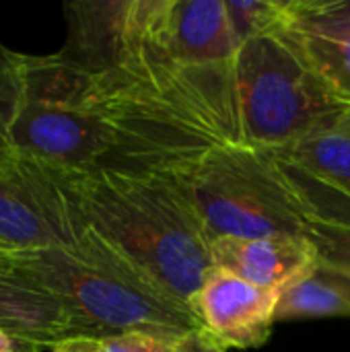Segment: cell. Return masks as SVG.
<instances>
[{"label": "cell", "instance_id": "obj_1", "mask_svg": "<svg viewBox=\"0 0 350 352\" xmlns=\"http://www.w3.org/2000/svg\"><path fill=\"white\" fill-rule=\"evenodd\" d=\"M52 167L89 225L157 291L190 307L212 268V241L182 171Z\"/></svg>", "mask_w": 350, "mask_h": 352}, {"label": "cell", "instance_id": "obj_2", "mask_svg": "<svg viewBox=\"0 0 350 352\" xmlns=\"http://www.w3.org/2000/svg\"><path fill=\"white\" fill-rule=\"evenodd\" d=\"M93 89V74L60 52L31 56L0 41V124L17 157L72 169L111 167L120 136Z\"/></svg>", "mask_w": 350, "mask_h": 352}, {"label": "cell", "instance_id": "obj_3", "mask_svg": "<svg viewBox=\"0 0 350 352\" xmlns=\"http://www.w3.org/2000/svg\"><path fill=\"white\" fill-rule=\"evenodd\" d=\"M184 188L210 241L219 237H305L320 210L309 190L276 153L219 144L192 169Z\"/></svg>", "mask_w": 350, "mask_h": 352}, {"label": "cell", "instance_id": "obj_4", "mask_svg": "<svg viewBox=\"0 0 350 352\" xmlns=\"http://www.w3.org/2000/svg\"><path fill=\"white\" fill-rule=\"evenodd\" d=\"M233 89L241 144L272 153L299 142L350 109L283 27L237 50Z\"/></svg>", "mask_w": 350, "mask_h": 352}, {"label": "cell", "instance_id": "obj_5", "mask_svg": "<svg viewBox=\"0 0 350 352\" xmlns=\"http://www.w3.org/2000/svg\"><path fill=\"white\" fill-rule=\"evenodd\" d=\"M12 268L54 293L72 314L83 338L149 332L177 340L200 330L186 303L83 264L62 250L14 254Z\"/></svg>", "mask_w": 350, "mask_h": 352}, {"label": "cell", "instance_id": "obj_6", "mask_svg": "<svg viewBox=\"0 0 350 352\" xmlns=\"http://www.w3.org/2000/svg\"><path fill=\"white\" fill-rule=\"evenodd\" d=\"M76 219V204L50 163L27 157L0 163V245L14 254H74Z\"/></svg>", "mask_w": 350, "mask_h": 352}, {"label": "cell", "instance_id": "obj_7", "mask_svg": "<svg viewBox=\"0 0 350 352\" xmlns=\"http://www.w3.org/2000/svg\"><path fill=\"white\" fill-rule=\"evenodd\" d=\"M149 43L179 68H231L237 54L225 0H157Z\"/></svg>", "mask_w": 350, "mask_h": 352}, {"label": "cell", "instance_id": "obj_8", "mask_svg": "<svg viewBox=\"0 0 350 352\" xmlns=\"http://www.w3.org/2000/svg\"><path fill=\"white\" fill-rule=\"evenodd\" d=\"M278 293L256 287L233 272L212 266L190 307L217 342L229 349H260L270 340L276 322Z\"/></svg>", "mask_w": 350, "mask_h": 352}, {"label": "cell", "instance_id": "obj_9", "mask_svg": "<svg viewBox=\"0 0 350 352\" xmlns=\"http://www.w3.org/2000/svg\"><path fill=\"white\" fill-rule=\"evenodd\" d=\"M210 258L212 266L276 293L318 268L307 237H219L210 243Z\"/></svg>", "mask_w": 350, "mask_h": 352}, {"label": "cell", "instance_id": "obj_10", "mask_svg": "<svg viewBox=\"0 0 350 352\" xmlns=\"http://www.w3.org/2000/svg\"><path fill=\"white\" fill-rule=\"evenodd\" d=\"M0 330L41 351L83 338L66 305L14 268H0Z\"/></svg>", "mask_w": 350, "mask_h": 352}, {"label": "cell", "instance_id": "obj_11", "mask_svg": "<svg viewBox=\"0 0 350 352\" xmlns=\"http://www.w3.org/2000/svg\"><path fill=\"white\" fill-rule=\"evenodd\" d=\"M276 155L309 190L350 208V109Z\"/></svg>", "mask_w": 350, "mask_h": 352}, {"label": "cell", "instance_id": "obj_12", "mask_svg": "<svg viewBox=\"0 0 350 352\" xmlns=\"http://www.w3.org/2000/svg\"><path fill=\"white\" fill-rule=\"evenodd\" d=\"M320 318H350V295L338 280L316 268L278 293L276 322Z\"/></svg>", "mask_w": 350, "mask_h": 352}, {"label": "cell", "instance_id": "obj_13", "mask_svg": "<svg viewBox=\"0 0 350 352\" xmlns=\"http://www.w3.org/2000/svg\"><path fill=\"white\" fill-rule=\"evenodd\" d=\"M305 237L316 250L318 268L338 280L350 295V217L318 210Z\"/></svg>", "mask_w": 350, "mask_h": 352}, {"label": "cell", "instance_id": "obj_14", "mask_svg": "<svg viewBox=\"0 0 350 352\" xmlns=\"http://www.w3.org/2000/svg\"><path fill=\"white\" fill-rule=\"evenodd\" d=\"M285 27L350 45V0H287Z\"/></svg>", "mask_w": 350, "mask_h": 352}, {"label": "cell", "instance_id": "obj_15", "mask_svg": "<svg viewBox=\"0 0 350 352\" xmlns=\"http://www.w3.org/2000/svg\"><path fill=\"white\" fill-rule=\"evenodd\" d=\"M283 29L326 85L350 105V45L305 35L289 27Z\"/></svg>", "mask_w": 350, "mask_h": 352}, {"label": "cell", "instance_id": "obj_16", "mask_svg": "<svg viewBox=\"0 0 350 352\" xmlns=\"http://www.w3.org/2000/svg\"><path fill=\"white\" fill-rule=\"evenodd\" d=\"M237 50L264 33L278 31L287 21V0H225Z\"/></svg>", "mask_w": 350, "mask_h": 352}, {"label": "cell", "instance_id": "obj_17", "mask_svg": "<svg viewBox=\"0 0 350 352\" xmlns=\"http://www.w3.org/2000/svg\"><path fill=\"white\" fill-rule=\"evenodd\" d=\"M179 342L182 338L175 340L149 332H128L97 340V352H179Z\"/></svg>", "mask_w": 350, "mask_h": 352}, {"label": "cell", "instance_id": "obj_18", "mask_svg": "<svg viewBox=\"0 0 350 352\" xmlns=\"http://www.w3.org/2000/svg\"><path fill=\"white\" fill-rule=\"evenodd\" d=\"M179 352H227V349L221 342H217L206 330L200 328V330L188 334L186 338H182Z\"/></svg>", "mask_w": 350, "mask_h": 352}, {"label": "cell", "instance_id": "obj_19", "mask_svg": "<svg viewBox=\"0 0 350 352\" xmlns=\"http://www.w3.org/2000/svg\"><path fill=\"white\" fill-rule=\"evenodd\" d=\"M0 352H43L37 349L35 344H29L12 334H8L6 330H0Z\"/></svg>", "mask_w": 350, "mask_h": 352}, {"label": "cell", "instance_id": "obj_20", "mask_svg": "<svg viewBox=\"0 0 350 352\" xmlns=\"http://www.w3.org/2000/svg\"><path fill=\"white\" fill-rule=\"evenodd\" d=\"M52 352H97V340L91 338H68L56 344Z\"/></svg>", "mask_w": 350, "mask_h": 352}, {"label": "cell", "instance_id": "obj_21", "mask_svg": "<svg viewBox=\"0 0 350 352\" xmlns=\"http://www.w3.org/2000/svg\"><path fill=\"white\" fill-rule=\"evenodd\" d=\"M309 194H311V198H314V202L318 204L320 210H328V212H336V214L350 217L349 206L338 204V202H334V200H330V198H324V196H320V194H316V192H311V190H309Z\"/></svg>", "mask_w": 350, "mask_h": 352}, {"label": "cell", "instance_id": "obj_22", "mask_svg": "<svg viewBox=\"0 0 350 352\" xmlns=\"http://www.w3.org/2000/svg\"><path fill=\"white\" fill-rule=\"evenodd\" d=\"M14 157H17V153H14V148H12V144H10V140H8L4 128H2V124H0V163L10 161V159H14Z\"/></svg>", "mask_w": 350, "mask_h": 352}, {"label": "cell", "instance_id": "obj_23", "mask_svg": "<svg viewBox=\"0 0 350 352\" xmlns=\"http://www.w3.org/2000/svg\"><path fill=\"white\" fill-rule=\"evenodd\" d=\"M12 264H14V252L0 245V268H12Z\"/></svg>", "mask_w": 350, "mask_h": 352}]
</instances>
